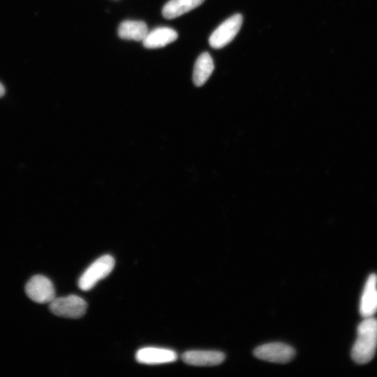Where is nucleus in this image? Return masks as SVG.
I'll list each match as a JSON object with an SVG mask.
<instances>
[{
  "mask_svg": "<svg viewBox=\"0 0 377 377\" xmlns=\"http://www.w3.org/2000/svg\"><path fill=\"white\" fill-rule=\"evenodd\" d=\"M148 32V26L142 21H126L118 28L119 37L127 40L144 41Z\"/></svg>",
  "mask_w": 377,
  "mask_h": 377,
  "instance_id": "13",
  "label": "nucleus"
},
{
  "mask_svg": "<svg viewBox=\"0 0 377 377\" xmlns=\"http://www.w3.org/2000/svg\"><path fill=\"white\" fill-rule=\"evenodd\" d=\"M115 260L110 255H104L84 272L79 281V286L83 291L92 289L98 282L110 274L115 267Z\"/></svg>",
  "mask_w": 377,
  "mask_h": 377,
  "instance_id": "3",
  "label": "nucleus"
},
{
  "mask_svg": "<svg viewBox=\"0 0 377 377\" xmlns=\"http://www.w3.org/2000/svg\"><path fill=\"white\" fill-rule=\"evenodd\" d=\"M177 37V33L173 29L162 27L148 32L143 42L147 48H158L175 41Z\"/></svg>",
  "mask_w": 377,
  "mask_h": 377,
  "instance_id": "10",
  "label": "nucleus"
},
{
  "mask_svg": "<svg viewBox=\"0 0 377 377\" xmlns=\"http://www.w3.org/2000/svg\"><path fill=\"white\" fill-rule=\"evenodd\" d=\"M253 354L256 358L267 362L287 364L293 360L296 352L288 345L274 342L258 347Z\"/></svg>",
  "mask_w": 377,
  "mask_h": 377,
  "instance_id": "4",
  "label": "nucleus"
},
{
  "mask_svg": "<svg viewBox=\"0 0 377 377\" xmlns=\"http://www.w3.org/2000/svg\"><path fill=\"white\" fill-rule=\"evenodd\" d=\"M377 311V276L367 278L360 302V313L365 318H372Z\"/></svg>",
  "mask_w": 377,
  "mask_h": 377,
  "instance_id": "7",
  "label": "nucleus"
},
{
  "mask_svg": "<svg viewBox=\"0 0 377 377\" xmlns=\"http://www.w3.org/2000/svg\"><path fill=\"white\" fill-rule=\"evenodd\" d=\"M136 359L142 364L160 365L176 361L177 355L174 351L167 349L146 347L137 351Z\"/></svg>",
  "mask_w": 377,
  "mask_h": 377,
  "instance_id": "9",
  "label": "nucleus"
},
{
  "mask_svg": "<svg viewBox=\"0 0 377 377\" xmlns=\"http://www.w3.org/2000/svg\"><path fill=\"white\" fill-rule=\"evenodd\" d=\"M205 0H171L163 8V16L167 19L177 18L200 7Z\"/></svg>",
  "mask_w": 377,
  "mask_h": 377,
  "instance_id": "11",
  "label": "nucleus"
},
{
  "mask_svg": "<svg viewBox=\"0 0 377 377\" xmlns=\"http://www.w3.org/2000/svg\"><path fill=\"white\" fill-rule=\"evenodd\" d=\"M215 69L212 57L209 52H204L197 59L193 73L195 86L201 87L209 80Z\"/></svg>",
  "mask_w": 377,
  "mask_h": 377,
  "instance_id": "12",
  "label": "nucleus"
},
{
  "mask_svg": "<svg viewBox=\"0 0 377 377\" xmlns=\"http://www.w3.org/2000/svg\"><path fill=\"white\" fill-rule=\"evenodd\" d=\"M27 296L39 304L51 302L55 298V290L52 282L45 276L32 277L26 286Z\"/></svg>",
  "mask_w": 377,
  "mask_h": 377,
  "instance_id": "5",
  "label": "nucleus"
},
{
  "mask_svg": "<svg viewBox=\"0 0 377 377\" xmlns=\"http://www.w3.org/2000/svg\"><path fill=\"white\" fill-rule=\"evenodd\" d=\"M6 95V88L1 82H0V98L4 97Z\"/></svg>",
  "mask_w": 377,
  "mask_h": 377,
  "instance_id": "14",
  "label": "nucleus"
},
{
  "mask_svg": "<svg viewBox=\"0 0 377 377\" xmlns=\"http://www.w3.org/2000/svg\"><path fill=\"white\" fill-rule=\"evenodd\" d=\"M49 308L56 316L79 319L85 316L88 304L82 298L70 295L66 297L55 298L50 302Z\"/></svg>",
  "mask_w": 377,
  "mask_h": 377,
  "instance_id": "2",
  "label": "nucleus"
},
{
  "mask_svg": "<svg viewBox=\"0 0 377 377\" xmlns=\"http://www.w3.org/2000/svg\"><path fill=\"white\" fill-rule=\"evenodd\" d=\"M242 17L235 14L222 23L209 39L214 48H221L229 44L237 35L242 25Z\"/></svg>",
  "mask_w": 377,
  "mask_h": 377,
  "instance_id": "6",
  "label": "nucleus"
},
{
  "mask_svg": "<svg viewBox=\"0 0 377 377\" xmlns=\"http://www.w3.org/2000/svg\"><path fill=\"white\" fill-rule=\"evenodd\" d=\"M225 354L215 351H188L182 355V359L187 365L197 367H211L222 364Z\"/></svg>",
  "mask_w": 377,
  "mask_h": 377,
  "instance_id": "8",
  "label": "nucleus"
},
{
  "mask_svg": "<svg viewBox=\"0 0 377 377\" xmlns=\"http://www.w3.org/2000/svg\"><path fill=\"white\" fill-rule=\"evenodd\" d=\"M377 347V320L365 318L358 327V336L351 350L353 360L366 364L374 358Z\"/></svg>",
  "mask_w": 377,
  "mask_h": 377,
  "instance_id": "1",
  "label": "nucleus"
}]
</instances>
